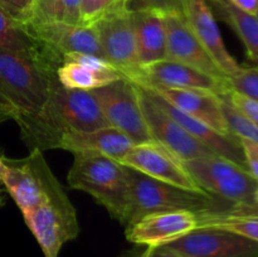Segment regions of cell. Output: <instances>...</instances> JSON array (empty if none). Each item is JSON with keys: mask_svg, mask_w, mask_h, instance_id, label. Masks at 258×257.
Instances as JSON below:
<instances>
[{"mask_svg": "<svg viewBox=\"0 0 258 257\" xmlns=\"http://www.w3.org/2000/svg\"><path fill=\"white\" fill-rule=\"evenodd\" d=\"M20 135L30 150L58 149L67 131H90L108 126L100 105L91 91L71 90L58 78L50 86L42 110L17 121Z\"/></svg>", "mask_w": 258, "mask_h": 257, "instance_id": "obj_1", "label": "cell"}, {"mask_svg": "<svg viewBox=\"0 0 258 257\" xmlns=\"http://www.w3.org/2000/svg\"><path fill=\"white\" fill-rule=\"evenodd\" d=\"M57 78V68L24 53L0 48V121L39 112Z\"/></svg>", "mask_w": 258, "mask_h": 257, "instance_id": "obj_2", "label": "cell"}, {"mask_svg": "<svg viewBox=\"0 0 258 257\" xmlns=\"http://www.w3.org/2000/svg\"><path fill=\"white\" fill-rule=\"evenodd\" d=\"M67 174L71 188L88 193L111 217L125 224L130 203V178L125 165L100 154H73Z\"/></svg>", "mask_w": 258, "mask_h": 257, "instance_id": "obj_3", "label": "cell"}, {"mask_svg": "<svg viewBox=\"0 0 258 257\" xmlns=\"http://www.w3.org/2000/svg\"><path fill=\"white\" fill-rule=\"evenodd\" d=\"M127 171L130 178V203L123 224L125 227L146 214L158 212H222L234 204L211 193L188 190L156 180L131 168H127Z\"/></svg>", "mask_w": 258, "mask_h": 257, "instance_id": "obj_4", "label": "cell"}, {"mask_svg": "<svg viewBox=\"0 0 258 257\" xmlns=\"http://www.w3.org/2000/svg\"><path fill=\"white\" fill-rule=\"evenodd\" d=\"M23 218L44 257H58L62 247L80 234L77 212L60 184Z\"/></svg>", "mask_w": 258, "mask_h": 257, "instance_id": "obj_5", "label": "cell"}, {"mask_svg": "<svg viewBox=\"0 0 258 257\" xmlns=\"http://www.w3.org/2000/svg\"><path fill=\"white\" fill-rule=\"evenodd\" d=\"M204 191L234 204L254 206L258 183L243 166L217 154L183 161Z\"/></svg>", "mask_w": 258, "mask_h": 257, "instance_id": "obj_6", "label": "cell"}, {"mask_svg": "<svg viewBox=\"0 0 258 257\" xmlns=\"http://www.w3.org/2000/svg\"><path fill=\"white\" fill-rule=\"evenodd\" d=\"M0 183L22 214L37 207L53 188L60 184L39 150H32L28 158L20 160L0 159Z\"/></svg>", "mask_w": 258, "mask_h": 257, "instance_id": "obj_7", "label": "cell"}, {"mask_svg": "<svg viewBox=\"0 0 258 257\" xmlns=\"http://www.w3.org/2000/svg\"><path fill=\"white\" fill-rule=\"evenodd\" d=\"M108 126L120 130L135 144L151 140L140 101L139 86L123 77L91 91Z\"/></svg>", "mask_w": 258, "mask_h": 257, "instance_id": "obj_8", "label": "cell"}, {"mask_svg": "<svg viewBox=\"0 0 258 257\" xmlns=\"http://www.w3.org/2000/svg\"><path fill=\"white\" fill-rule=\"evenodd\" d=\"M106 59L133 82L143 73L136 52L135 32L130 9H122L98 20L95 25Z\"/></svg>", "mask_w": 258, "mask_h": 257, "instance_id": "obj_9", "label": "cell"}, {"mask_svg": "<svg viewBox=\"0 0 258 257\" xmlns=\"http://www.w3.org/2000/svg\"><path fill=\"white\" fill-rule=\"evenodd\" d=\"M118 163L156 180L173 184L188 190L208 193L196 183L193 176L184 166L183 160L154 140L135 144Z\"/></svg>", "mask_w": 258, "mask_h": 257, "instance_id": "obj_10", "label": "cell"}, {"mask_svg": "<svg viewBox=\"0 0 258 257\" xmlns=\"http://www.w3.org/2000/svg\"><path fill=\"white\" fill-rule=\"evenodd\" d=\"M161 247L185 257H258V242L213 227L197 228Z\"/></svg>", "mask_w": 258, "mask_h": 257, "instance_id": "obj_11", "label": "cell"}, {"mask_svg": "<svg viewBox=\"0 0 258 257\" xmlns=\"http://www.w3.org/2000/svg\"><path fill=\"white\" fill-rule=\"evenodd\" d=\"M139 91L144 117L151 140L165 146L183 161L214 154L203 144L196 140L190 134L186 133L183 126L166 113L160 106L156 105L145 88L139 86Z\"/></svg>", "mask_w": 258, "mask_h": 257, "instance_id": "obj_12", "label": "cell"}, {"mask_svg": "<svg viewBox=\"0 0 258 257\" xmlns=\"http://www.w3.org/2000/svg\"><path fill=\"white\" fill-rule=\"evenodd\" d=\"M199 228V216L190 211L146 214L126 226V238L145 247H161Z\"/></svg>", "mask_w": 258, "mask_h": 257, "instance_id": "obj_13", "label": "cell"}, {"mask_svg": "<svg viewBox=\"0 0 258 257\" xmlns=\"http://www.w3.org/2000/svg\"><path fill=\"white\" fill-rule=\"evenodd\" d=\"M136 85L158 90H206L223 96L232 90L229 80H218L183 63L164 59L143 68Z\"/></svg>", "mask_w": 258, "mask_h": 257, "instance_id": "obj_14", "label": "cell"}, {"mask_svg": "<svg viewBox=\"0 0 258 257\" xmlns=\"http://www.w3.org/2000/svg\"><path fill=\"white\" fill-rule=\"evenodd\" d=\"M164 20L166 28V59L183 63L218 80H228L199 42L185 17L164 14Z\"/></svg>", "mask_w": 258, "mask_h": 257, "instance_id": "obj_15", "label": "cell"}, {"mask_svg": "<svg viewBox=\"0 0 258 257\" xmlns=\"http://www.w3.org/2000/svg\"><path fill=\"white\" fill-rule=\"evenodd\" d=\"M27 29L62 58L68 53H83L105 58L95 27L45 22L28 25Z\"/></svg>", "mask_w": 258, "mask_h": 257, "instance_id": "obj_16", "label": "cell"}, {"mask_svg": "<svg viewBox=\"0 0 258 257\" xmlns=\"http://www.w3.org/2000/svg\"><path fill=\"white\" fill-rule=\"evenodd\" d=\"M125 76L105 58L83 53H68L57 70L59 83L71 90L92 91Z\"/></svg>", "mask_w": 258, "mask_h": 257, "instance_id": "obj_17", "label": "cell"}, {"mask_svg": "<svg viewBox=\"0 0 258 257\" xmlns=\"http://www.w3.org/2000/svg\"><path fill=\"white\" fill-rule=\"evenodd\" d=\"M151 90V88H150ZM164 98L169 105L185 115L206 123L222 135H233L231 133L222 108V98L217 93L206 90H153Z\"/></svg>", "mask_w": 258, "mask_h": 257, "instance_id": "obj_18", "label": "cell"}, {"mask_svg": "<svg viewBox=\"0 0 258 257\" xmlns=\"http://www.w3.org/2000/svg\"><path fill=\"white\" fill-rule=\"evenodd\" d=\"M141 87H143V86H141ZM144 88L148 91L151 100H153L156 105L160 106L166 113H169L174 120L178 121V122L183 126L184 130H185L186 133L190 134L196 140H198L199 143L203 144L206 148H208L209 150H212L214 154H217V155L223 156V158L234 161L236 164H238V165L247 169L243 149H242L239 139L237 138V136L222 135L218 131L209 127L208 125H206V123L201 122V121L196 120V118L183 113L181 111L176 110L175 107L169 105L161 96H159L158 93L154 92L153 90L146 87ZM247 170H248V169H247Z\"/></svg>", "mask_w": 258, "mask_h": 257, "instance_id": "obj_19", "label": "cell"}, {"mask_svg": "<svg viewBox=\"0 0 258 257\" xmlns=\"http://www.w3.org/2000/svg\"><path fill=\"white\" fill-rule=\"evenodd\" d=\"M186 20L219 70L227 77L236 73L241 65L227 50L216 17L207 0H193L186 14Z\"/></svg>", "mask_w": 258, "mask_h": 257, "instance_id": "obj_20", "label": "cell"}, {"mask_svg": "<svg viewBox=\"0 0 258 257\" xmlns=\"http://www.w3.org/2000/svg\"><path fill=\"white\" fill-rule=\"evenodd\" d=\"M135 145L120 130L111 126L90 131H67L58 149L72 154H100L120 161Z\"/></svg>", "mask_w": 258, "mask_h": 257, "instance_id": "obj_21", "label": "cell"}, {"mask_svg": "<svg viewBox=\"0 0 258 257\" xmlns=\"http://www.w3.org/2000/svg\"><path fill=\"white\" fill-rule=\"evenodd\" d=\"M136 52L141 68L166 59V28L164 14L156 10H131Z\"/></svg>", "mask_w": 258, "mask_h": 257, "instance_id": "obj_22", "label": "cell"}, {"mask_svg": "<svg viewBox=\"0 0 258 257\" xmlns=\"http://www.w3.org/2000/svg\"><path fill=\"white\" fill-rule=\"evenodd\" d=\"M0 48L38 58L58 70L63 58L34 37L27 27L0 9Z\"/></svg>", "mask_w": 258, "mask_h": 257, "instance_id": "obj_23", "label": "cell"}, {"mask_svg": "<svg viewBox=\"0 0 258 257\" xmlns=\"http://www.w3.org/2000/svg\"><path fill=\"white\" fill-rule=\"evenodd\" d=\"M214 17H218L234 30L246 48L249 60L258 66V18L243 12L229 0H207Z\"/></svg>", "mask_w": 258, "mask_h": 257, "instance_id": "obj_24", "label": "cell"}, {"mask_svg": "<svg viewBox=\"0 0 258 257\" xmlns=\"http://www.w3.org/2000/svg\"><path fill=\"white\" fill-rule=\"evenodd\" d=\"M198 216L199 228L213 227V228L226 229L258 242V217L229 216L217 212H202L198 213Z\"/></svg>", "mask_w": 258, "mask_h": 257, "instance_id": "obj_25", "label": "cell"}, {"mask_svg": "<svg viewBox=\"0 0 258 257\" xmlns=\"http://www.w3.org/2000/svg\"><path fill=\"white\" fill-rule=\"evenodd\" d=\"M130 0H81V24L92 27L112 13L128 9Z\"/></svg>", "mask_w": 258, "mask_h": 257, "instance_id": "obj_26", "label": "cell"}, {"mask_svg": "<svg viewBox=\"0 0 258 257\" xmlns=\"http://www.w3.org/2000/svg\"><path fill=\"white\" fill-rule=\"evenodd\" d=\"M222 108L231 133L238 139H247L258 144V127L231 105L226 96H221Z\"/></svg>", "mask_w": 258, "mask_h": 257, "instance_id": "obj_27", "label": "cell"}, {"mask_svg": "<svg viewBox=\"0 0 258 257\" xmlns=\"http://www.w3.org/2000/svg\"><path fill=\"white\" fill-rule=\"evenodd\" d=\"M228 80L232 90L258 102V66H241Z\"/></svg>", "mask_w": 258, "mask_h": 257, "instance_id": "obj_28", "label": "cell"}, {"mask_svg": "<svg viewBox=\"0 0 258 257\" xmlns=\"http://www.w3.org/2000/svg\"><path fill=\"white\" fill-rule=\"evenodd\" d=\"M193 0H130L128 9H150L163 14H178L186 18Z\"/></svg>", "mask_w": 258, "mask_h": 257, "instance_id": "obj_29", "label": "cell"}, {"mask_svg": "<svg viewBox=\"0 0 258 257\" xmlns=\"http://www.w3.org/2000/svg\"><path fill=\"white\" fill-rule=\"evenodd\" d=\"M35 0H0V9L19 24L28 27L34 17Z\"/></svg>", "mask_w": 258, "mask_h": 257, "instance_id": "obj_30", "label": "cell"}, {"mask_svg": "<svg viewBox=\"0 0 258 257\" xmlns=\"http://www.w3.org/2000/svg\"><path fill=\"white\" fill-rule=\"evenodd\" d=\"M223 96L228 98L233 107H236L244 117L248 118L254 126L258 127V102L256 100H252L234 90H229Z\"/></svg>", "mask_w": 258, "mask_h": 257, "instance_id": "obj_31", "label": "cell"}, {"mask_svg": "<svg viewBox=\"0 0 258 257\" xmlns=\"http://www.w3.org/2000/svg\"><path fill=\"white\" fill-rule=\"evenodd\" d=\"M55 22L81 24V0H57Z\"/></svg>", "mask_w": 258, "mask_h": 257, "instance_id": "obj_32", "label": "cell"}, {"mask_svg": "<svg viewBox=\"0 0 258 257\" xmlns=\"http://www.w3.org/2000/svg\"><path fill=\"white\" fill-rule=\"evenodd\" d=\"M55 3L57 0H35L34 17L30 24L55 22Z\"/></svg>", "mask_w": 258, "mask_h": 257, "instance_id": "obj_33", "label": "cell"}, {"mask_svg": "<svg viewBox=\"0 0 258 257\" xmlns=\"http://www.w3.org/2000/svg\"><path fill=\"white\" fill-rule=\"evenodd\" d=\"M246 159L247 169L258 183V144L247 139H239Z\"/></svg>", "mask_w": 258, "mask_h": 257, "instance_id": "obj_34", "label": "cell"}, {"mask_svg": "<svg viewBox=\"0 0 258 257\" xmlns=\"http://www.w3.org/2000/svg\"><path fill=\"white\" fill-rule=\"evenodd\" d=\"M229 2L243 12L256 15L258 10V0H229Z\"/></svg>", "mask_w": 258, "mask_h": 257, "instance_id": "obj_35", "label": "cell"}, {"mask_svg": "<svg viewBox=\"0 0 258 257\" xmlns=\"http://www.w3.org/2000/svg\"><path fill=\"white\" fill-rule=\"evenodd\" d=\"M149 257H185L183 254H179L176 252L170 251L165 247H154Z\"/></svg>", "mask_w": 258, "mask_h": 257, "instance_id": "obj_36", "label": "cell"}, {"mask_svg": "<svg viewBox=\"0 0 258 257\" xmlns=\"http://www.w3.org/2000/svg\"><path fill=\"white\" fill-rule=\"evenodd\" d=\"M153 248H154V247H146L145 251H144L143 253H141L139 257H149V256H150L151 251H153Z\"/></svg>", "mask_w": 258, "mask_h": 257, "instance_id": "obj_37", "label": "cell"}, {"mask_svg": "<svg viewBox=\"0 0 258 257\" xmlns=\"http://www.w3.org/2000/svg\"><path fill=\"white\" fill-rule=\"evenodd\" d=\"M254 201H256V203L258 204V186H257L256 191H254Z\"/></svg>", "mask_w": 258, "mask_h": 257, "instance_id": "obj_38", "label": "cell"}, {"mask_svg": "<svg viewBox=\"0 0 258 257\" xmlns=\"http://www.w3.org/2000/svg\"><path fill=\"white\" fill-rule=\"evenodd\" d=\"M256 17L258 18V10H257V13H256Z\"/></svg>", "mask_w": 258, "mask_h": 257, "instance_id": "obj_39", "label": "cell"}, {"mask_svg": "<svg viewBox=\"0 0 258 257\" xmlns=\"http://www.w3.org/2000/svg\"><path fill=\"white\" fill-rule=\"evenodd\" d=\"M0 202H2V197H0Z\"/></svg>", "mask_w": 258, "mask_h": 257, "instance_id": "obj_40", "label": "cell"}, {"mask_svg": "<svg viewBox=\"0 0 258 257\" xmlns=\"http://www.w3.org/2000/svg\"><path fill=\"white\" fill-rule=\"evenodd\" d=\"M0 159H2V156H0Z\"/></svg>", "mask_w": 258, "mask_h": 257, "instance_id": "obj_41", "label": "cell"}]
</instances>
